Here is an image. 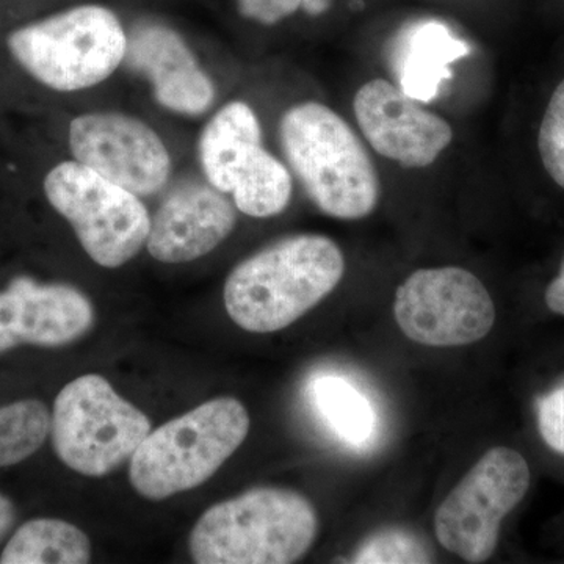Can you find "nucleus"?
I'll return each instance as SVG.
<instances>
[{
  "instance_id": "nucleus-1",
  "label": "nucleus",
  "mask_w": 564,
  "mask_h": 564,
  "mask_svg": "<svg viewBox=\"0 0 564 564\" xmlns=\"http://www.w3.org/2000/svg\"><path fill=\"white\" fill-rule=\"evenodd\" d=\"M344 273V252L329 237H285L232 270L225 284L226 311L245 332H281L325 300Z\"/></svg>"
},
{
  "instance_id": "nucleus-2",
  "label": "nucleus",
  "mask_w": 564,
  "mask_h": 564,
  "mask_svg": "<svg viewBox=\"0 0 564 564\" xmlns=\"http://www.w3.org/2000/svg\"><path fill=\"white\" fill-rule=\"evenodd\" d=\"M281 147L304 192L328 217L355 221L380 203V176L350 124L321 102L282 115Z\"/></svg>"
},
{
  "instance_id": "nucleus-3",
  "label": "nucleus",
  "mask_w": 564,
  "mask_h": 564,
  "mask_svg": "<svg viewBox=\"0 0 564 564\" xmlns=\"http://www.w3.org/2000/svg\"><path fill=\"white\" fill-rule=\"evenodd\" d=\"M317 530V511L303 494L256 488L198 519L191 554L199 564H288L306 555Z\"/></svg>"
},
{
  "instance_id": "nucleus-4",
  "label": "nucleus",
  "mask_w": 564,
  "mask_h": 564,
  "mask_svg": "<svg viewBox=\"0 0 564 564\" xmlns=\"http://www.w3.org/2000/svg\"><path fill=\"white\" fill-rule=\"evenodd\" d=\"M250 433L247 408L220 397L166 422L144 437L129 478L144 499L163 500L206 484Z\"/></svg>"
},
{
  "instance_id": "nucleus-5",
  "label": "nucleus",
  "mask_w": 564,
  "mask_h": 564,
  "mask_svg": "<svg viewBox=\"0 0 564 564\" xmlns=\"http://www.w3.org/2000/svg\"><path fill=\"white\" fill-rule=\"evenodd\" d=\"M9 50L29 74L57 91L109 79L124 62L128 35L113 11L82 6L10 33Z\"/></svg>"
},
{
  "instance_id": "nucleus-6",
  "label": "nucleus",
  "mask_w": 564,
  "mask_h": 564,
  "mask_svg": "<svg viewBox=\"0 0 564 564\" xmlns=\"http://www.w3.org/2000/svg\"><path fill=\"white\" fill-rule=\"evenodd\" d=\"M151 421L126 402L101 375L88 373L62 389L51 415L55 452L74 473L102 477L132 458Z\"/></svg>"
},
{
  "instance_id": "nucleus-7",
  "label": "nucleus",
  "mask_w": 564,
  "mask_h": 564,
  "mask_svg": "<svg viewBox=\"0 0 564 564\" xmlns=\"http://www.w3.org/2000/svg\"><path fill=\"white\" fill-rule=\"evenodd\" d=\"M530 486L532 467L522 452L508 445L489 448L437 507V541L464 562H488L505 519L524 502Z\"/></svg>"
},
{
  "instance_id": "nucleus-8",
  "label": "nucleus",
  "mask_w": 564,
  "mask_h": 564,
  "mask_svg": "<svg viewBox=\"0 0 564 564\" xmlns=\"http://www.w3.org/2000/svg\"><path fill=\"white\" fill-rule=\"evenodd\" d=\"M44 193L98 265L118 269L148 242L151 217L139 196L79 162L54 166L44 180Z\"/></svg>"
},
{
  "instance_id": "nucleus-9",
  "label": "nucleus",
  "mask_w": 564,
  "mask_h": 564,
  "mask_svg": "<svg viewBox=\"0 0 564 564\" xmlns=\"http://www.w3.org/2000/svg\"><path fill=\"white\" fill-rule=\"evenodd\" d=\"M393 315L404 336L426 347H463L485 339L496 325L491 293L462 267L421 269L395 292Z\"/></svg>"
},
{
  "instance_id": "nucleus-10",
  "label": "nucleus",
  "mask_w": 564,
  "mask_h": 564,
  "mask_svg": "<svg viewBox=\"0 0 564 564\" xmlns=\"http://www.w3.org/2000/svg\"><path fill=\"white\" fill-rule=\"evenodd\" d=\"M69 148L76 162L137 196L162 191L172 172L161 137L129 115L98 111L74 118Z\"/></svg>"
},
{
  "instance_id": "nucleus-11",
  "label": "nucleus",
  "mask_w": 564,
  "mask_h": 564,
  "mask_svg": "<svg viewBox=\"0 0 564 564\" xmlns=\"http://www.w3.org/2000/svg\"><path fill=\"white\" fill-rule=\"evenodd\" d=\"M352 111L370 147L404 169L433 165L454 140L443 117L389 80L366 82L356 91Z\"/></svg>"
},
{
  "instance_id": "nucleus-12",
  "label": "nucleus",
  "mask_w": 564,
  "mask_h": 564,
  "mask_svg": "<svg viewBox=\"0 0 564 564\" xmlns=\"http://www.w3.org/2000/svg\"><path fill=\"white\" fill-rule=\"evenodd\" d=\"M90 300L65 284H36L18 278L0 292V352L21 344L62 347L91 328Z\"/></svg>"
},
{
  "instance_id": "nucleus-13",
  "label": "nucleus",
  "mask_w": 564,
  "mask_h": 564,
  "mask_svg": "<svg viewBox=\"0 0 564 564\" xmlns=\"http://www.w3.org/2000/svg\"><path fill=\"white\" fill-rule=\"evenodd\" d=\"M236 221V210L223 192L212 184L185 182L151 218L148 251L163 263L195 261L225 242Z\"/></svg>"
},
{
  "instance_id": "nucleus-14",
  "label": "nucleus",
  "mask_w": 564,
  "mask_h": 564,
  "mask_svg": "<svg viewBox=\"0 0 564 564\" xmlns=\"http://www.w3.org/2000/svg\"><path fill=\"white\" fill-rule=\"evenodd\" d=\"M126 63L154 87L158 102L181 115H202L215 99V87L180 33L166 25L140 24L128 36Z\"/></svg>"
},
{
  "instance_id": "nucleus-15",
  "label": "nucleus",
  "mask_w": 564,
  "mask_h": 564,
  "mask_svg": "<svg viewBox=\"0 0 564 564\" xmlns=\"http://www.w3.org/2000/svg\"><path fill=\"white\" fill-rule=\"evenodd\" d=\"M467 54V44L440 22L415 24L400 36L393 54L399 87L417 101H433L452 77V63Z\"/></svg>"
},
{
  "instance_id": "nucleus-16",
  "label": "nucleus",
  "mask_w": 564,
  "mask_h": 564,
  "mask_svg": "<svg viewBox=\"0 0 564 564\" xmlns=\"http://www.w3.org/2000/svg\"><path fill=\"white\" fill-rule=\"evenodd\" d=\"M262 131L254 110L234 101L207 122L199 139V159L207 181L223 193H231L240 166L256 148Z\"/></svg>"
},
{
  "instance_id": "nucleus-17",
  "label": "nucleus",
  "mask_w": 564,
  "mask_h": 564,
  "mask_svg": "<svg viewBox=\"0 0 564 564\" xmlns=\"http://www.w3.org/2000/svg\"><path fill=\"white\" fill-rule=\"evenodd\" d=\"M90 556V538L79 527L62 519H32L11 536L0 563L84 564Z\"/></svg>"
},
{
  "instance_id": "nucleus-18",
  "label": "nucleus",
  "mask_w": 564,
  "mask_h": 564,
  "mask_svg": "<svg viewBox=\"0 0 564 564\" xmlns=\"http://www.w3.org/2000/svg\"><path fill=\"white\" fill-rule=\"evenodd\" d=\"M237 209L254 218L280 215L292 198V176L276 158L256 148L240 166L232 187Z\"/></svg>"
},
{
  "instance_id": "nucleus-19",
  "label": "nucleus",
  "mask_w": 564,
  "mask_h": 564,
  "mask_svg": "<svg viewBox=\"0 0 564 564\" xmlns=\"http://www.w3.org/2000/svg\"><path fill=\"white\" fill-rule=\"evenodd\" d=\"M310 392L317 413L345 444L362 447L373 436L372 406L347 380L323 375L311 383Z\"/></svg>"
},
{
  "instance_id": "nucleus-20",
  "label": "nucleus",
  "mask_w": 564,
  "mask_h": 564,
  "mask_svg": "<svg viewBox=\"0 0 564 564\" xmlns=\"http://www.w3.org/2000/svg\"><path fill=\"white\" fill-rule=\"evenodd\" d=\"M51 433V414L40 400L0 406V467L14 466L35 454Z\"/></svg>"
},
{
  "instance_id": "nucleus-21",
  "label": "nucleus",
  "mask_w": 564,
  "mask_h": 564,
  "mask_svg": "<svg viewBox=\"0 0 564 564\" xmlns=\"http://www.w3.org/2000/svg\"><path fill=\"white\" fill-rule=\"evenodd\" d=\"M352 563H430L432 552L421 538L408 530L391 527L378 530L359 544Z\"/></svg>"
},
{
  "instance_id": "nucleus-22",
  "label": "nucleus",
  "mask_w": 564,
  "mask_h": 564,
  "mask_svg": "<svg viewBox=\"0 0 564 564\" xmlns=\"http://www.w3.org/2000/svg\"><path fill=\"white\" fill-rule=\"evenodd\" d=\"M538 151L545 173L564 191V79L556 85L538 132Z\"/></svg>"
},
{
  "instance_id": "nucleus-23",
  "label": "nucleus",
  "mask_w": 564,
  "mask_h": 564,
  "mask_svg": "<svg viewBox=\"0 0 564 564\" xmlns=\"http://www.w3.org/2000/svg\"><path fill=\"white\" fill-rule=\"evenodd\" d=\"M532 411L540 443L564 458V375L533 397Z\"/></svg>"
},
{
  "instance_id": "nucleus-24",
  "label": "nucleus",
  "mask_w": 564,
  "mask_h": 564,
  "mask_svg": "<svg viewBox=\"0 0 564 564\" xmlns=\"http://www.w3.org/2000/svg\"><path fill=\"white\" fill-rule=\"evenodd\" d=\"M237 9L247 20L274 25L302 9L303 0H236Z\"/></svg>"
},
{
  "instance_id": "nucleus-25",
  "label": "nucleus",
  "mask_w": 564,
  "mask_h": 564,
  "mask_svg": "<svg viewBox=\"0 0 564 564\" xmlns=\"http://www.w3.org/2000/svg\"><path fill=\"white\" fill-rule=\"evenodd\" d=\"M545 310L555 317L564 318V252L555 276L547 282L543 292Z\"/></svg>"
},
{
  "instance_id": "nucleus-26",
  "label": "nucleus",
  "mask_w": 564,
  "mask_h": 564,
  "mask_svg": "<svg viewBox=\"0 0 564 564\" xmlns=\"http://www.w3.org/2000/svg\"><path fill=\"white\" fill-rule=\"evenodd\" d=\"M14 522V507L7 499L2 492H0V541L6 538V534L10 532L11 525Z\"/></svg>"
},
{
  "instance_id": "nucleus-27",
  "label": "nucleus",
  "mask_w": 564,
  "mask_h": 564,
  "mask_svg": "<svg viewBox=\"0 0 564 564\" xmlns=\"http://www.w3.org/2000/svg\"><path fill=\"white\" fill-rule=\"evenodd\" d=\"M333 0H303L302 9L310 17H322L332 9Z\"/></svg>"
}]
</instances>
